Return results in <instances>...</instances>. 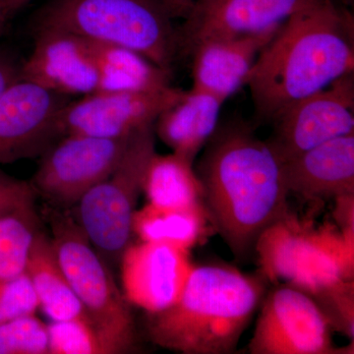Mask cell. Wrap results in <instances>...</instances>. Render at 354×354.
Masks as SVG:
<instances>
[{
	"label": "cell",
	"instance_id": "23",
	"mask_svg": "<svg viewBox=\"0 0 354 354\" xmlns=\"http://www.w3.org/2000/svg\"><path fill=\"white\" fill-rule=\"evenodd\" d=\"M39 230L41 218L35 203L0 218V283L26 272Z\"/></svg>",
	"mask_w": 354,
	"mask_h": 354
},
{
	"label": "cell",
	"instance_id": "28",
	"mask_svg": "<svg viewBox=\"0 0 354 354\" xmlns=\"http://www.w3.org/2000/svg\"><path fill=\"white\" fill-rule=\"evenodd\" d=\"M36 197L30 181L16 178L0 169V218L35 203Z\"/></svg>",
	"mask_w": 354,
	"mask_h": 354
},
{
	"label": "cell",
	"instance_id": "26",
	"mask_svg": "<svg viewBox=\"0 0 354 354\" xmlns=\"http://www.w3.org/2000/svg\"><path fill=\"white\" fill-rule=\"evenodd\" d=\"M0 354H50L48 326L35 314L2 324Z\"/></svg>",
	"mask_w": 354,
	"mask_h": 354
},
{
	"label": "cell",
	"instance_id": "8",
	"mask_svg": "<svg viewBox=\"0 0 354 354\" xmlns=\"http://www.w3.org/2000/svg\"><path fill=\"white\" fill-rule=\"evenodd\" d=\"M132 136L64 135L39 158L38 169L30 180L35 192L53 208L71 209L87 191L113 174Z\"/></svg>",
	"mask_w": 354,
	"mask_h": 354
},
{
	"label": "cell",
	"instance_id": "4",
	"mask_svg": "<svg viewBox=\"0 0 354 354\" xmlns=\"http://www.w3.org/2000/svg\"><path fill=\"white\" fill-rule=\"evenodd\" d=\"M172 19L162 0H46L30 26L124 46L171 71L180 50Z\"/></svg>",
	"mask_w": 354,
	"mask_h": 354
},
{
	"label": "cell",
	"instance_id": "11",
	"mask_svg": "<svg viewBox=\"0 0 354 354\" xmlns=\"http://www.w3.org/2000/svg\"><path fill=\"white\" fill-rule=\"evenodd\" d=\"M272 121L276 127L268 143L283 162L354 133L353 73L295 102Z\"/></svg>",
	"mask_w": 354,
	"mask_h": 354
},
{
	"label": "cell",
	"instance_id": "18",
	"mask_svg": "<svg viewBox=\"0 0 354 354\" xmlns=\"http://www.w3.org/2000/svg\"><path fill=\"white\" fill-rule=\"evenodd\" d=\"M223 102L216 95L192 88L160 114L153 124L155 134L171 149L194 162L212 138Z\"/></svg>",
	"mask_w": 354,
	"mask_h": 354
},
{
	"label": "cell",
	"instance_id": "1",
	"mask_svg": "<svg viewBox=\"0 0 354 354\" xmlns=\"http://www.w3.org/2000/svg\"><path fill=\"white\" fill-rule=\"evenodd\" d=\"M196 172L214 230L236 259L255 253L261 234L288 213L283 162L242 125L215 132Z\"/></svg>",
	"mask_w": 354,
	"mask_h": 354
},
{
	"label": "cell",
	"instance_id": "33",
	"mask_svg": "<svg viewBox=\"0 0 354 354\" xmlns=\"http://www.w3.org/2000/svg\"><path fill=\"white\" fill-rule=\"evenodd\" d=\"M7 20V17L6 14L3 13V11L0 8V37H1L2 32H3L4 26H6V22Z\"/></svg>",
	"mask_w": 354,
	"mask_h": 354
},
{
	"label": "cell",
	"instance_id": "32",
	"mask_svg": "<svg viewBox=\"0 0 354 354\" xmlns=\"http://www.w3.org/2000/svg\"><path fill=\"white\" fill-rule=\"evenodd\" d=\"M32 1L34 0H0V8L8 19L11 15L17 13Z\"/></svg>",
	"mask_w": 354,
	"mask_h": 354
},
{
	"label": "cell",
	"instance_id": "3",
	"mask_svg": "<svg viewBox=\"0 0 354 354\" xmlns=\"http://www.w3.org/2000/svg\"><path fill=\"white\" fill-rule=\"evenodd\" d=\"M261 272L230 265H195L176 304L147 314L149 339L183 354H232L268 290Z\"/></svg>",
	"mask_w": 354,
	"mask_h": 354
},
{
	"label": "cell",
	"instance_id": "12",
	"mask_svg": "<svg viewBox=\"0 0 354 354\" xmlns=\"http://www.w3.org/2000/svg\"><path fill=\"white\" fill-rule=\"evenodd\" d=\"M184 91L172 86L150 92H95L71 100L62 111L60 132L121 139L155 124Z\"/></svg>",
	"mask_w": 354,
	"mask_h": 354
},
{
	"label": "cell",
	"instance_id": "22",
	"mask_svg": "<svg viewBox=\"0 0 354 354\" xmlns=\"http://www.w3.org/2000/svg\"><path fill=\"white\" fill-rule=\"evenodd\" d=\"M193 164L174 152L153 153L147 165L142 186V193L148 203L172 208L202 204L204 189Z\"/></svg>",
	"mask_w": 354,
	"mask_h": 354
},
{
	"label": "cell",
	"instance_id": "17",
	"mask_svg": "<svg viewBox=\"0 0 354 354\" xmlns=\"http://www.w3.org/2000/svg\"><path fill=\"white\" fill-rule=\"evenodd\" d=\"M276 34L213 39L198 44L191 50L192 88L225 102L247 84L261 51Z\"/></svg>",
	"mask_w": 354,
	"mask_h": 354
},
{
	"label": "cell",
	"instance_id": "13",
	"mask_svg": "<svg viewBox=\"0 0 354 354\" xmlns=\"http://www.w3.org/2000/svg\"><path fill=\"white\" fill-rule=\"evenodd\" d=\"M120 264L125 299L147 314L176 304L195 267L189 250L147 241L130 244Z\"/></svg>",
	"mask_w": 354,
	"mask_h": 354
},
{
	"label": "cell",
	"instance_id": "27",
	"mask_svg": "<svg viewBox=\"0 0 354 354\" xmlns=\"http://www.w3.org/2000/svg\"><path fill=\"white\" fill-rule=\"evenodd\" d=\"M39 300L27 272L0 283V325L34 315Z\"/></svg>",
	"mask_w": 354,
	"mask_h": 354
},
{
	"label": "cell",
	"instance_id": "30",
	"mask_svg": "<svg viewBox=\"0 0 354 354\" xmlns=\"http://www.w3.org/2000/svg\"><path fill=\"white\" fill-rule=\"evenodd\" d=\"M20 66L12 57L0 51V95L19 78Z\"/></svg>",
	"mask_w": 354,
	"mask_h": 354
},
{
	"label": "cell",
	"instance_id": "6",
	"mask_svg": "<svg viewBox=\"0 0 354 354\" xmlns=\"http://www.w3.org/2000/svg\"><path fill=\"white\" fill-rule=\"evenodd\" d=\"M255 253L268 281L302 291L354 279V230L337 225L316 228L288 213L261 234Z\"/></svg>",
	"mask_w": 354,
	"mask_h": 354
},
{
	"label": "cell",
	"instance_id": "14",
	"mask_svg": "<svg viewBox=\"0 0 354 354\" xmlns=\"http://www.w3.org/2000/svg\"><path fill=\"white\" fill-rule=\"evenodd\" d=\"M314 0H200L179 32L181 48L190 51L213 39L277 32L293 14Z\"/></svg>",
	"mask_w": 354,
	"mask_h": 354
},
{
	"label": "cell",
	"instance_id": "24",
	"mask_svg": "<svg viewBox=\"0 0 354 354\" xmlns=\"http://www.w3.org/2000/svg\"><path fill=\"white\" fill-rule=\"evenodd\" d=\"M304 292L315 302L332 330L354 341V279L334 281Z\"/></svg>",
	"mask_w": 354,
	"mask_h": 354
},
{
	"label": "cell",
	"instance_id": "9",
	"mask_svg": "<svg viewBox=\"0 0 354 354\" xmlns=\"http://www.w3.org/2000/svg\"><path fill=\"white\" fill-rule=\"evenodd\" d=\"M248 344L251 354H353L334 344L332 329L315 302L288 283L268 288Z\"/></svg>",
	"mask_w": 354,
	"mask_h": 354
},
{
	"label": "cell",
	"instance_id": "29",
	"mask_svg": "<svg viewBox=\"0 0 354 354\" xmlns=\"http://www.w3.org/2000/svg\"><path fill=\"white\" fill-rule=\"evenodd\" d=\"M335 221L342 230H354V194L335 198Z\"/></svg>",
	"mask_w": 354,
	"mask_h": 354
},
{
	"label": "cell",
	"instance_id": "19",
	"mask_svg": "<svg viewBox=\"0 0 354 354\" xmlns=\"http://www.w3.org/2000/svg\"><path fill=\"white\" fill-rule=\"evenodd\" d=\"M26 272L34 286L39 308L51 321H91L65 276L50 237L41 230L32 244Z\"/></svg>",
	"mask_w": 354,
	"mask_h": 354
},
{
	"label": "cell",
	"instance_id": "21",
	"mask_svg": "<svg viewBox=\"0 0 354 354\" xmlns=\"http://www.w3.org/2000/svg\"><path fill=\"white\" fill-rule=\"evenodd\" d=\"M214 230L204 204L172 208L148 204L133 216V234L140 241L169 244L189 250Z\"/></svg>",
	"mask_w": 354,
	"mask_h": 354
},
{
	"label": "cell",
	"instance_id": "15",
	"mask_svg": "<svg viewBox=\"0 0 354 354\" xmlns=\"http://www.w3.org/2000/svg\"><path fill=\"white\" fill-rule=\"evenodd\" d=\"M35 44L20 76L68 97L97 92L99 73L92 44L70 32H34Z\"/></svg>",
	"mask_w": 354,
	"mask_h": 354
},
{
	"label": "cell",
	"instance_id": "16",
	"mask_svg": "<svg viewBox=\"0 0 354 354\" xmlns=\"http://www.w3.org/2000/svg\"><path fill=\"white\" fill-rule=\"evenodd\" d=\"M290 193L309 200L354 194V133L283 162Z\"/></svg>",
	"mask_w": 354,
	"mask_h": 354
},
{
	"label": "cell",
	"instance_id": "31",
	"mask_svg": "<svg viewBox=\"0 0 354 354\" xmlns=\"http://www.w3.org/2000/svg\"><path fill=\"white\" fill-rule=\"evenodd\" d=\"M172 18H186L200 0H162Z\"/></svg>",
	"mask_w": 354,
	"mask_h": 354
},
{
	"label": "cell",
	"instance_id": "10",
	"mask_svg": "<svg viewBox=\"0 0 354 354\" xmlns=\"http://www.w3.org/2000/svg\"><path fill=\"white\" fill-rule=\"evenodd\" d=\"M19 77L0 95V165L36 158L62 138L59 120L71 101Z\"/></svg>",
	"mask_w": 354,
	"mask_h": 354
},
{
	"label": "cell",
	"instance_id": "2",
	"mask_svg": "<svg viewBox=\"0 0 354 354\" xmlns=\"http://www.w3.org/2000/svg\"><path fill=\"white\" fill-rule=\"evenodd\" d=\"M353 69V19L330 0H314L279 28L261 51L247 84L256 113L274 120Z\"/></svg>",
	"mask_w": 354,
	"mask_h": 354
},
{
	"label": "cell",
	"instance_id": "25",
	"mask_svg": "<svg viewBox=\"0 0 354 354\" xmlns=\"http://www.w3.org/2000/svg\"><path fill=\"white\" fill-rule=\"evenodd\" d=\"M48 326L50 354H114L90 320L51 321Z\"/></svg>",
	"mask_w": 354,
	"mask_h": 354
},
{
	"label": "cell",
	"instance_id": "7",
	"mask_svg": "<svg viewBox=\"0 0 354 354\" xmlns=\"http://www.w3.org/2000/svg\"><path fill=\"white\" fill-rule=\"evenodd\" d=\"M153 125L135 133L111 176L85 193L70 212L106 264H120L131 244L133 216L144 174L156 153Z\"/></svg>",
	"mask_w": 354,
	"mask_h": 354
},
{
	"label": "cell",
	"instance_id": "20",
	"mask_svg": "<svg viewBox=\"0 0 354 354\" xmlns=\"http://www.w3.org/2000/svg\"><path fill=\"white\" fill-rule=\"evenodd\" d=\"M99 73L97 92H150L169 87L171 71L137 51L90 41Z\"/></svg>",
	"mask_w": 354,
	"mask_h": 354
},
{
	"label": "cell",
	"instance_id": "5",
	"mask_svg": "<svg viewBox=\"0 0 354 354\" xmlns=\"http://www.w3.org/2000/svg\"><path fill=\"white\" fill-rule=\"evenodd\" d=\"M51 242L59 264L86 313L114 354L137 351L136 325L128 304L111 274L70 209L48 208Z\"/></svg>",
	"mask_w": 354,
	"mask_h": 354
}]
</instances>
